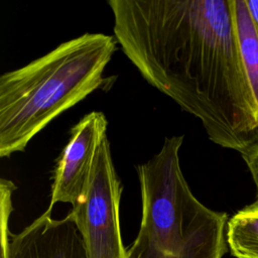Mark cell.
I'll list each match as a JSON object with an SVG mask.
<instances>
[{
  "label": "cell",
  "mask_w": 258,
  "mask_h": 258,
  "mask_svg": "<svg viewBox=\"0 0 258 258\" xmlns=\"http://www.w3.org/2000/svg\"><path fill=\"white\" fill-rule=\"evenodd\" d=\"M226 238L234 257L258 258V200L228 220Z\"/></svg>",
  "instance_id": "obj_8"
},
{
  "label": "cell",
  "mask_w": 258,
  "mask_h": 258,
  "mask_svg": "<svg viewBox=\"0 0 258 258\" xmlns=\"http://www.w3.org/2000/svg\"><path fill=\"white\" fill-rule=\"evenodd\" d=\"M183 135L166 137L161 149L137 166L142 216L128 258H223L228 215L206 207L181 171Z\"/></svg>",
  "instance_id": "obj_3"
},
{
  "label": "cell",
  "mask_w": 258,
  "mask_h": 258,
  "mask_svg": "<svg viewBox=\"0 0 258 258\" xmlns=\"http://www.w3.org/2000/svg\"><path fill=\"white\" fill-rule=\"evenodd\" d=\"M121 195L122 184L106 137L95 155L86 189L70 212L87 258H128L120 229Z\"/></svg>",
  "instance_id": "obj_4"
},
{
  "label": "cell",
  "mask_w": 258,
  "mask_h": 258,
  "mask_svg": "<svg viewBox=\"0 0 258 258\" xmlns=\"http://www.w3.org/2000/svg\"><path fill=\"white\" fill-rule=\"evenodd\" d=\"M245 77L258 122V35L245 0H230Z\"/></svg>",
  "instance_id": "obj_7"
},
{
  "label": "cell",
  "mask_w": 258,
  "mask_h": 258,
  "mask_svg": "<svg viewBox=\"0 0 258 258\" xmlns=\"http://www.w3.org/2000/svg\"><path fill=\"white\" fill-rule=\"evenodd\" d=\"M115 36L86 32L0 77V156L24 151L48 123L103 83Z\"/></svg>",
  "instance_id": "obj_2"
},
{
  "label": "cell",
  "mask_w": 258,
  "mask_h": 258,
  "mask_svg": "<svg viewBox=\"0 0 258 258\" xmlns=\"http://www.w3.org/2000/svg\"><path fill=\"white\" fill-rule=\"evenodd\" d=\"M258 35V0H245Z\"/></svg>",
  "instance_id": "obj_10"
},
{
  "label": "cell",
  "mask_w": 258,
  "mask_h": 258,
  "mask_svg": "<svg viewBox=\"0 0 258 258\" xmlns=\"http://www.w3.org/2000/svg\"><path fill=\"white\" fill-rule=\"evenodd\" d=\"M15 189L11 180L1 178V258H87L82 236L70 213L55 220L46 210L21 232L11 233L8 222Z\"/></svg>",
  "instance_id": "obj_5"
},
{
  "label": "cell",
  "mask_w": 258,
  "mask_h": 258,
  "mask_svg": "<svg viewBox=\"0 0 258 258\" xmlns=\"http://www.w3.org/2000/svg\"><path fill=\"white\" fill-rule=\"evenodd\" d=\"M114 36L144 80L241 155L258 141L230 0H109Z\"/></svg>",
  "instance_id": "obj_1"
},
{
  "label": "cell",
  "mask_w": 258,
  "mask_h": 258,
  "mask_svg": "<svg viewBox=\"0 0 258 258\" xmlns=\"http://www.w3.org/2000/svg\"><path fill=\"white\" fill-rule=\"evenodd\" d=\"M108 121L102 112L86 114L70 131V139L56 160L47 210L57 203L74 206L83 196L97 150L107 137Z\"/></svg>",
  "instance_id": "obj_6"
},
{
  "label": "cell",
  "mask_w": 258,
  "mask_h": 258,
  "mask_svg": "<svg viewBox=\"0 0 258 258\" xmlns=\"http://www.w3.org/2000/svg\"><path fill=\"white\" fill-rule=\"evenodd\" d=\"M241 156L245 161L255 183L256 200H258V141L250 146Z\"/></svg>",
  "instance_id": "obj_9"
}]
</instances>
